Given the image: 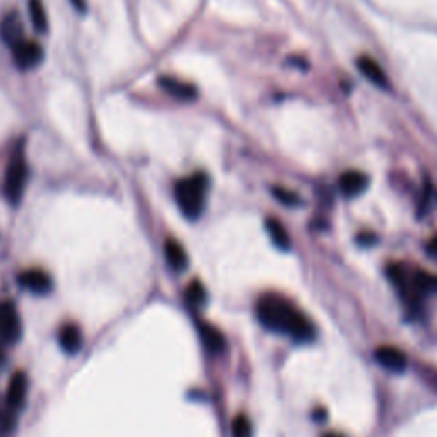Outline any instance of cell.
<instances>
[{"instance_id":"cell-1","label":"cell","mask_w":437,"mask_h":437,"mask_svg":"<svg viewBox=\"0 0 437 437\" xmlns=\"http://www.w3.org/2000/svg\"><path fill=\"white\" fill-rule=\"evenodd\" d=\"M256 318L267 330L291 335L296 342H309L314 337L309 319L280 294H263L256 302Z\"/></svg>"},{"instance_id":"cell-2","label":"cell","mask_w":437,"mask_h":437,"mask_svg":"<svg viewBox=\"0 0 437 437\" xmlns=\"http://www.w3.org/2000/svg\"><path fill=\"white\" fill-rule=\"evenodd\" d=\"M210 179L205 173H195L179 179L175 184V200L179 210L187 218L195 221L201 216L207 201Z\"/></svg>"},{"instance_id":"cell-3","label":"cell","mask_w":437,"mask_h":437,"mask_svg":"<svg viewBox=\"0 0 437 437\" xmlns=\"http://www.w3.org/2000/svg\"><path fill=\"white\" fill-rule=\"evenodd\" d=\"M26 182H28L26 155H24L23 145H18V149H16L14 154H12L9 164H7L6 184H4L7 200H9L12 205H18L21 199H23Z\"/></svg>"},{"instance_id":"cell-4","label":"cell","mask_w":437,"mask_h":437,"mask_svg":"<svg viewBox=\"0 0 437 437\" xmlns=\"http://www.w3.org/2000/svg\"><path fill=\"white\" fill-rule=\"evenodd\" d=\"M23 335V323L14 302L7 301L0 304V340L9 345L19 342Z\"/></svg>"},{"instance_id":"cell-5","label":"cell","mask_w":437,"mask_h":437,"mask_svg":"<svg viewBox=\"0 0 437 437\" xmlns=\"http://www.w3.org/2000/svg\"><path fill=\"white\" fill-rule=\"evenodd\" d=\"M12 55H14V60L19 69L28 70L40 64L41 58H43V50L35 41H29L24 38L18 45L12 46Z\"/></svg>"},{"instance_id":"cell-6","label":"cell","mask_w":437,"mask_h":437,"mask_svg":"<svg viewBox=\"0 0 437 437\" xmlns=\"http://www.w3.org/2000/svg\"><path fill=\"white\" fill-rule=\"evenodd\" d=\"M18 282L21 287L36 294V296H45V294H48L53 287L52 277L46 272L40 270V268H31V270L23 272L18 277Z\"/></svg>"},{"instance_id":"cell-7","label":"cell","mask_w":437,"mask_h":437,"mask_svg":"<svg viewBox=\"0 0 437 437\" xmlns=\"http://www.w3.org/2000/svg\"><path fill=\"white\" fill-rule=\"evenodd\" d=\"M28 397V376L24 372H16L11 377L9 386H7L6 393V405L9 411H16L23 409L24 402Z\"/></svg>"},{"instance_id":"cell-8","label":"cell","mask_w":437,"mask_h":437,"mask_svg":"<svg viewBox=\"0 0 437 437\" xmlns=\"http://www.w3.org/2000/svg\"><path fill=\"white\" fill-rule=\"evenodd\" d=\"M369 184V178L364 173L355 170H348L340 176L338 179V187L340 192L347 197V199H354V197H359L360 193L365 192Z\"/></svg>"},{"instance_id":"cell-9","label":"cell","mask_w":437,"mask_h":437,"mask_svg":"<svg viewBox=\"0 0 437 437\" xmlns=\"http://www.w3.org/2000/svg\"><path fill=\"white\" fill-rule=\"evenodd\" d=\"M58 345L65 354L74 355L81 350L82 347V331L81 328L74 323H67L60 328V333H58Z\"/></svg>"},{"instance_id":"cell-10","label":"cell","mask_w":437,"mask_h":437,"mask_svg":"<svg viewBox=\"0 0 437 437\" xmlns=\"http://www.w3.org/2000/svg\"><path fill=\"white\" fill-rule=\"evenodd\" d=\"M199 333H200L201 342H204L205 348H207L210 354L218 355L226 350L224 335H222L221 331H218L214 325H210V323H205V321H200L199 323Z\"/></svg>"},{"instance_id":"cell-11","label":"cell","mask_w":437,"mask_h":437,"mask_svg":"<svg viewBox=\"0 0 437 437\" xmlns=\"http://www.w3.org/2000/svg\"><path fill=\"white\" fill-rule=\"evenodd\" d=\"M164 256H166V262L173 272L182 273L187 270L188 255L187 251H184V248L179 245L176 239H167V241L164 243Z\"/></svg>"},{"instance_id":"cell-12","label":"cell","mask_w":437,"mask_h":437,"mask_svg":"<svg viewBox=\"0 0 437 437\" xmlns=\"http://www.w3.org/2000/svg\"><path fill=\"white\" fill-rule=\"evenodd\" d=\"M159 86L162 87L167 94H171L173 98L179 101H192L197 98V89L190 84L178 81V79L170 77V75H164L159 79Z\"/></svg>"},{"instance_id":"cell-13","label":"cell","mask_w":437,"mask_h":437,"mask_svg":"<svg viewBox=\"0 0 437 437\" xmlns=\"http://www.w3.org/2000/svg\"><path fill=\"white\" fill-rule=\"evenodd\" d=\"M376 359L381 365L394 372H402L406 367V359L402 350L392 345H382L376 350Z\"/></svg>"},{"instance_id":"cell-14","label":"cell","mask_w":437,"mask_h":437,"mask_svg":"<svg viewBox=\"0 0 437 437\" xmlns=\"http://www.w3.org/2000/svg\"><path fill=\"white\" fill-rule=\"evenodd\" d=\"M357 67H359L360 74H363L369 82H372L374 86L388 87V77H386V72L374 58L360 57L359 60H357Z\"/></svg>"},{"instance_id":"cell-15","label":"cell","mask_w":437,"mask_h":437,"mask_svg":"<svg viewBox=\"0 0 437 437\" xmlns=\"http://www.w3.org/2000/svg\"><path fill=\"white\" fill-rule=\"evenodd\" d=\"M0 35H2V40L6 41L7 45L16 46L19 41L24 40L23 36V26H21L18 16L9 14L6 19L2 21V26H0Z\"/></svg>"},{"instance_id":"cell-16","label":"cell","mask_w":437,"mask_h":437,"mask_svg":"<svg viewBox=\"0 0 437 437\" xmlns=\"http://www.w3.org/2000/svg\"><path fill=\"white\" fill-rule=\"evenodd\" d=\"M265 228H267V233L268 236H270L272 243L279 248V250L287 251L289 248H291V238H289L287 229L284 228L282 222L270 217L267 218V222H265Z\"/></svg>"},{"instance_id":"cell-17","label":"cell","mask_w":437,"mask_h":437,"mask_svg":"<svg viewBox=\"0 0 437 437\" xmlns=\"http://www.w3.org/2000/svg\"><path fill=\"white\" fill-rule=\"evenodd\" d=\"M29 18H31L33 28L40 35L46 33V29H48V18H46L43 0H29Z\"/></svg>"},{"instance_id":"cell-18","label":"cell","mask_w":437,"mask_h":437,"mask_svg":"<svg viewBox=\"0 0 437 437\" xmlns=\"http://www.w3.org/2000/svg\"><path fill=\"white\" fill-rule=\"evenodd\" d=\"M184 297H187V302L193 308H201L207 302V291H205L204 284L200 280H192L188 284L187 291H184Z\"/></svg>"},{"instance_id":"cell-19","label":"cell","mask_w":437,"mask_h":437,"mask_svg":"<svg viewBox=\"0 0 437 437\" xmlns=\"http://www.w3.org/2000/svg\"><path fill=\"white\" fill-rule=\"evenodd\" d=\"M231 432H233V437H253V427H251L250 419L243 414L236 415L233 426H231Z\"/></svg>"},{"instance_id":"cell-20","label":"cell","mask_w":437,"mask_h":437,"mask_svg":"<svg viewBox=\"0 0 437 437\" xmlns=\"http://www.w3.org/2000/svg\"><path fill=\"white\" fill-rule=\"evenodd\" d=\"M273 195H275V199L279 200L280 204L289 205V207L299 204V197L291 190H285V188H273Z\"/></svg>"},{"instance_id":"cell-21","label":"cell","mask_w":437,"mask_h":437,"mask_svg":"<svg viewBox=\"0 0 437 437\" xmlns=\"http://www.w3.org/2000/svg\"><path fill=\"white\" fill-rule=\"evenodd\" d=\"M427 251H428V255L436 256V258H437V234L431 239V243L427 245Z\"/></svg>"},{"instance_id":"cell-22","label":"cell","mask_w":437,"mask_h":437,"mask_svg":"<svg viewBox=\"0 0 437 437\" xmlns=\"http://www.w3.org/2000/svg\"><path fill=\"white\" fill-rule=\"evenodd\" d=\"M72 4H74V6L77 7V9L81 11V12L86 11V2H84V0H72Z\"/></svg>"},{"instance_id":"cell-23","label":"cell","mask_w":437,"mask_h":437,"mask_svg":"<svg viewBox=\"0 0 437 437\" xmlns=\"http://www.w3.org/2000/svg\"><path fill=\"white\" fill-rule=\"evenodd\" d=\"M4 359H6V357H4V352H2V348H0V365L4 364Z\"/></svg>"},{"instance_id":"cell-24","label":"cell","mask_w":437,"mask_h":437,"mask_svg":"<svg viewBox=\"0 0 437 437\" xmlns=\"http://www.w3.org/2000/svg\"><path fill=\"white\" fill-rule=\"evenodd\" d=\"M325 437H340V436H335V434H330V436H325Z\"/></svg>"}]
</instances>
